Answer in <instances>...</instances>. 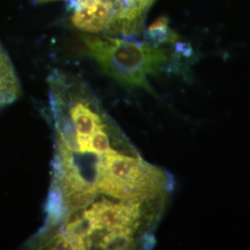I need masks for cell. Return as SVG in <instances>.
I'll return each mask as SVG.
<instances>
[{
  "label": "cell",
  "instance_id": "1",
  "mask_svg": "<svg viewBox=\"0 0 250 250\" xmlns=\"http://www.w3.org/2000/svg\"><path fill=\"white\" fill-rule=\"evenodd\" d=\"M83 40L100 70L128 88L151 92L148 77L158 74L170 60L169 49L147 42L96 35H85Z\"/></svg>",
  "mask_w": 250,
  "mask_h": 250
},
{
  "label": "cell",
  "instance_id": "2",
  "mask_svg": "<svg viewBox=\"0 0 250 250\" xmlns=\"http://www.w3.org/2000/svg\"><path fill=\"white\" fill-rule=\"evenodd\" d=\"M115 9V0H72V25L88 35H98L105 32Z\"/></svg>",
  "mask_w": 250,
  "mask_h": 250
},
{
  "label": "cell",
  "instance_id": "3",
  "mask_svg": "<svg viewBox=\"0 0 250 250\" xmlns=\"http://www.w3.org/2000/svg\"><path fill=\"white\" fill-rule=\"evenodd\" d=\"M156 0H115L116 9L107 23L105 34L109 36L138 35L143 30L146 15Z\"/></svg>",
  "mask_w": 250,
  "mask_h": 250
},
{
  "label": "cell",
  "instance_id": "4",
  "mask_svg": "<svg viewBox=\"0 0 250 250\" xmlns=\"http://www.w3.org/2000/svg\"><path fill=\"white\" fill-rule=\"evenodd\" d=\"M20 90L14 67L9 55L0 45V109L18 99Z\"/></svg>",
  "mask_w": 250,
  "mask_h": 250
},
{
  "label": "cell",
  "instance_id": "5",
  "mask_svg": "<svg viewBox=\"0 0 250 250\" xmlns=\"http://www.w3.org/2000/svg\"><path fill=\"white\" fill-rule=\"evenodd\" d=\"M147 43L152 45L171 44L177 39L176 34L169 28L168 21L165 18L157 20L146 32Z\"/></svg>",
  "mask_w": 250,
  "mask_h": 250
},
{
  "label": "cell",
  "instance_id": "6",
  "mask_svg": "<svg viewBox=\"0 0 250 250\" xmlns=\"http://www.w3.org/2000/svg\"><path fill=\"white\" fill-rule=\"evenodd\" d=\"M34 1H35V3H36V4H44V3L52 2V1H58V0H34Z\"/></svg>",
  "mask_w": 250,
  "mask_h": 250
}]
</instances>
